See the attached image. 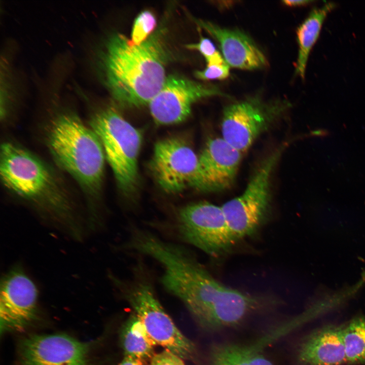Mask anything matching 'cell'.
<instances>
[{"instance_id":"obj_18","label":"cell","mask_w":365,"mask_h":365,"mask_svg":"<svg viewBox=\"0 0 365 365\" xmlns=\"http://www.w3.org/2000/svg\"><path fill=\"white\" fill-rule=\"evenodd\" d=\"M333 2L313 9L297 30L298 54L296 73L304 79L306 66L311 50L318 39L327 14L335 8Z\"/></svg>"},{"instance_id":"obj_3","label":"cell","mask_w":365,"mask_h":365,"mask_svg":"<svg viewBox=\"0 0 365 365\" xmlns=\"http://www.w3.org/2000/svg\"><path fill=\"white\" fill-rule=\"evenodd\" d=\"M45 141L57 164L73 177L88 197L89 223H100L97 201L103 183L105 156L97 134L76 114L64 112L47 124Z\"/></svg>"},{"instance_id":"obj_2","label":"cell","mask_w":365,"mask_h":365,"mask_svg":"<svg viewBox=\"0 0 365 365\" xmlns=\"http://www.w3.org/2000/svg\"><path fill=\"white\" fill-rule=\"evenodd\" d=\"M166 54L158 35L139 45L121 33L106 42L102 65L106 87L114 99L124 106L149 105L167 77Z\"/></svg>"},{"instance_id":"obj_17","label":"cell","mask_w":365,"mask_h":365,"mask_svg":"<svg viewBox=\"0 0 365 365\" xmlns=\"http://www.w3.org/2000/svg\"><path fill=\"white\" fill-rule=\"evenodd\" d=\"M270 341L272 340L267 334L251 344H215L210 351V365H274L264 352Z\"/></svg>"},{"instance_id":"obj_25","label":"cell","mask_w":365,"mask_h":365,"mask_svg":"<svg viewBox=\"0 0 365 365\" xmlns=\"http://www.w3.org/2000/svg\"><path fill=\"white\" fill-rule=\"evenodd\" d=\"M119 365H144L143 361L125 356Z\"/></svg>"},{"instance_id":"obj_15","label":"cell","mask_w":365,"mask_h":365,"mask_svg":"<svg viewBox=\"0 0 365 365\" xmlns=\"http://www.w3.org/2000/svg\"><path fill=\"white\" fill-rule=\"evenodd\" d=\"M194 20L217 41L224 59L230 67L252 70L267 64L262 52L244 32L223 28L209 21L197 19Z\"/></svg>"},{"instance_id":"obj_19","label":"cell","mask_w":365,"mask_h":365,"mask_svg":"<svg viewBox=\"0 0 365 365\" xmlns=\"http://www.w3.org/2000/svg\"><path fill=\"white\" fill-rule=\"evenodd\" d=\"M121 341L125 356L143 361L154 356L156 345L138 317L133 313L124 324Z\"/></svg>"},{"instance_id":"obj_5","label":"cell","mask_w":365,"mask_h":365,"mask_svg":"<svg viewBox=\"0 0 365 365\" xmlns=\"http://www.w3.org/2000/svg\"><path fill=\"white\" fill-rule=\"evenodd\" d=\"M130 280L110 276L126 301L155 342L183 359L198 361L195 344L178 330L166 313L156 295L154 287L139 267Z\"/></svg>"},{"instance_id":"obj_6","label":"cell","mask_w":365,"mask_h":365,"mask_svg":"<svg viewBox=\"0 0 365 365\" xmlns=\"http://www.w3.org/2000/svg\"><path fill=\"white\" fill-rule=\"evenodd\" d=\"M90 124L101 141L119 188L125 195H131L138 181L141 132L111 107L95 113Z\"/></svg>"},{"instance_id":"obj_11","label":"cell","mask_w":365,"mask_h":365,"mask_svg":"<svg viewBox=\"0 0 365 365\" xmlns=\"http://www.w3.org/2000/svg\"><path fill=\"white\" fill-rule=\"evenodd\" d=\"M218 95L227 96L215 86L171 75L167 77L163 87L148 105L157 124L170 125L185 120L195 102Z\"/></svg>"},{"instance_id":"obj_22","label":"cell","mask_w":365,"mask_h":365,"mask_svg":"<svg viewBox=\"0 0 365 365\" xmlns=\"http://www.w3.org/2000/svg\"><path fill=\"white\" fill-rule=\"evenodd\" d=\"M190 49L198 50L204 57L207 65H210L218 62L223 56L217 51L213 43L208 39L201 37L198 43L186 45Z\"/></svg>"},{"instance_id":"obj_27","label":"cell","mask_w":365,"mask_h":365,"mask_svg":"<svg viewBox=\"0 0 365 365\" xmlns=\"http://www.w3.org/2000/svg\"><path fill=\"white\" fill-rule=\"evenodd\" d=\"M310 134L314 136L324 137L329 135V132L326 129H317L311 131Z\"/></svg>"},{"instance_id":"obj_8","label":"cell","mask_w":365,"mask_h":365,"mask_svg":"<svg viewBox=\"0 0 365 365\" xmlns=\"http://www.w3.org/2000/svg\"><path fill=\"white\" fill-rule=\"evenodd\" d=\"M175 227L182 240L214 258L223 256L234 244L222 207L207 202L181 207Z\"/></svg>"},{"instance_id":"obj_7","label":"cell","mask_w":365,"mask_h":365,"mask_svg":"<svg viewBox=\"0 0 365 365\" xmlns=\"http://www.w3.org/2000/svg\"><path fill=\"white\" fill-rule=\"evenodd\" d=\"M285 146L263 160L241 195L221 206L234 244L255 234L268 218L271 178Z\"/></svg>"},{"instance_id":"obj_20","label":"cell","mask_w":365,"mask_h":365,"mask_svg":"<svg viewBox=\"0 0 365 365\" xmlns=\"http://www.w3.org/2000/svg\"><path fill=\"white\" fill-rule=\"evenodd\" d=\"M342 338L347 363L365 365V315L342 326Z\"/></svg>"},{"instance_id":"obj_21","label":"cell","mask_w":365,"mask_h":365,"mask_svg":"<svg viewBox=\"0 0 365 365\" xmlns=\"http://www.w3.org/2000/svg\"><path fill=\"white\" fill-rule=\"evenodd\" d=\"M156 25L154 15L150 11H145L139 14L136 18L132 28L131 41L135 45H139L147 40Z\"/></svg>"},{"instance_id":"obj_16","label":"cell","mask_w":365,"mask_h":365,"mask_svg":"<svg viewBox=\"0 0 365 365\" xmlns=\"http://www.w3.org/2000/svg\"><path fill=\"white\" fill-rule=\"evenodd\" d=\"M301 365H343L347 363L342 326L327 325L305 337L297 351Z\"/></svg>"},{"instance_id":"obj_9","label":"cell","mask_w":365,"mask_h":365,"mask_svg":"<svg viewBox=\"0 0 365 365\" xmlns=\"http://www.w3.org/2000/svg\"><path fill=\"white\" fill-rule=\"evenodd\" d=\"M286 105L251 98L226 106L222 121V138L243 153L279 118Z\"/></svg>"},{"instance_id":"obj_13","label":"cell","mask_w":365,"mask_h":365,"mask_svg":"<svg viewBox=\"0 0 365 365\" xmlns=\"http://www.w3.org/2000/svg\"><path fill=\"white\" fill-rule=\"evenodd\" d=\"M90 345L65 334L34 335L20 348L23 365H91Z\"/></svg>"},{"instance_id":"obj_23","label":"cell","mask_w":365,"mask_h":365,"mask_svg":"<svg viewBox=\"0 0 365 365\" xmlns=\"http://www.w3.org/2000/svg\"><path fill=\"white\" fill-rule=\"evenodd\" d=\"M230 74V66L225 63L207 66L202 70H197L195 72V76L201 80H223L227 78Z\"/></svg>"},{"instance_id":"obj_14","label":"cell","mask_w":365,"mask_h":365,"mask_svg":"<svg viewBox=\"0 0 365 365\" xmlns=\"http://www.w3.org/2000/svg\"><path fill=\"white\" fill-rule=\"evenodd\" d=\"M242 154L222 137L209 139L198 156L197 171L191 187L208 192L231 187Z\"/></svg>"},{"instance_id":"obj_4","label":"cell","mask_w":365,"mask_h":365,"mask_svg":"<svg viewBox=\"0 0 365 365\" xmlns=\"http://www.w3.org/2000/svg\"><path fill=\"white\" fill-rule=\"evenodd\" d=\"M179 300L200 326L214 331L235 326L250 315L279 304L271 295H250L226 286L203 265L190 276Z\"/></svg>"},{"instance_id":"obj_10","label":"cell","mask_w":365,"mask_h":365,"mask_svg":"<svg viewBox=\"0 0 365 365\" xmlns=\"http://www.w3.org/2000/svg\"><path fill=\"white\" fill-rule=\"evenodd\" d=\"M198 165V156L181 139L167 138L155 144L151 170L159 186L168 193L191 187Z\"/></svg>"},{"instance_id":"obj_24","label":"cell","mask_w":365,"mask_h":365,"mask_svg":"<svg viewBox=\"0 0 365 365\" xmlns=\"http://www.w3.org/2000/svg\"><path fill=\"white\" fill-rule=\"evenodd\" d=\"M182 359L173 353L164 350L154 355L150 365H185Z\"/></svg>"},{"instance_id":"obj_1","label":"cell","mask_w":365,"mask_h":365,"mask_svg":"<svg viewBox=\"0 0 365 365\" xmlns=\"http://www.w3.org/2000/svg\"><path fill=\"white\" fill-rule=\"evenodd\" d=\"M0 175L11 193L35 208L72 238L80 240L84 227L76 207L53 169L28 150L11 142L1 148Z\"/></svg>"},{"instance_id":"obj_26","label":"cell","mask_w":365,"mask_h":365,"mask_svg":"<svg viewBox=\"0 0 365 365\" xmlns=\"http://www.w3.org/2000/svg\"><path fill=\"white\" fill-rule=\"evenodd\" d=\"M313 1H306V0H296V1H282L283 3L289 7H296V6H304L306 5H307L310 3H312Z\"/></svg>"},{"instance_id":"obj_12","label":"cell","mask_w":365,"mask_h":365,"mask_svg":"<svg viewBox=\"0 0 365 365\" xmlns=\"http://www.w3.org/2000/svg\"><path fill=\"white\" fill-rule=\"evenodd\" d=\"M38 289L19 265L11 268L1 283L0 319L2 331H20L34 318Z\"/></svg>"}]
</instances>
